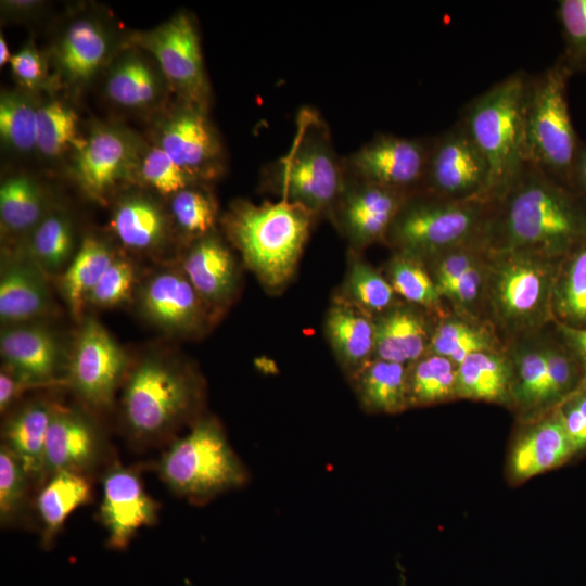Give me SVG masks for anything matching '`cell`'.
Wrapping results in <instances>:
<instances>
[{
    "label": "cell",
    "instance_id": "6da1fadb",
    "mask_svg": "<svg viewBox=\"0 0 586 586\" xmlns=\"http://www.w3.org/2000/svg\"><path fill=\"white\" fill-rule=\"evenodd\" d=\"M578 195L526 163L495 201L487 249L555 257L576 247L586 241V209Z\"/></svg>",
    "mask_w": 586,
    "mask_h": 586
},
{
    "label": "cell",
    "instance_id": "7a4b0ae2",
    "mask_svg": "<svg viewBox=\"0 0 586 586\" xmlns=\"http://www.w3.org/2000/svg\"><path fill=\"white\" fill-rule=\"evenodd\" d=\"M317 217L307 207L283 199L259 204L238 200L222 225L247 267L275 290L294 275Z\"/></svg>",
    "mask_w": 586,
    "mask_h": 586
},
{
    "label": "cell",
    "instance_id": "3957f363",
    "mask_svg": "<svg viewBox=\"0 0 586 586\" xmlns=\"http://www.w3.org/2000/svg\"><path fill=\"white\" fill-rule=\"evenodd\" d=\"M262 181L279 199L298 203L317 216L334 211L346 170L330 128L316 109L303 106L297 111L290 148L263 169Z\"/></svg>",
    "mask_w": 586,
    "mask_h": 586
},
{
    "label": "cell",
    "instance_id": "277c9868",
    "mask_svg": "<svg viewBox=\"0 0 586 586\" xmlns=\"http://www.w3.org/2000/svg\"><path fill=\"white\" fill-rule=\"evenodd\" d=\"M531 77L518 71L472 99L460 120L487 161L488 200H498L526 164L525 112Z\"/></svg>",
    "mask_w": 586,
    "mask_h": 586
},
{
    "label": "cell",
    "instance_id": "5b68a950",
    "mask_svg": "<svg viewBox=\"0 0 586 586\" xmlns=\"http://www.w3.org/2000/svg\"><path fill=\"white\" fill-rule=\"evenodd\" d=\"M494 207L495 201L484 198L451 200L418 192L406 201L387 235L417 257L473 244L487 247Z\"/></svg>",
    "mask_w": 586,
    "mask_h": 586
},
{
    "label": "cell",
    "instance_id": "8992f818",
    "mask_svg": "<svg viewBox=\"0 0 586 586\" xmlns=\"http://www.w3.org/2000/svg\"><path fill=\"white\" fill-rule=\"evenodd\" d=\"M158 472L177 495L204 502L249 481L244 463L230 446L220 423L204 418L163 454Z\"/></svg>",
    "mask_w": 586,
    "mask_h": 586
},
{
    "label": "cell",
    "instance_id": "52a82bcc",
    "mask_svg": "<svg viewBox=\"0 0 586 586\" xmlns=\"http://www.w3.org/2000/svg\"><path fill=\"white\" fill-rule=\"evenodd\" d=\"M199 398V385L189 372L165 358L146 357L131 369L124 385L126 429L137 442L156 441L186 420Z\"/></svg>",
    "mask_w": 586,
    "mask_h": 586
},
{
    "label": "cell",
    "instance_id": "ba28073f",
    "mask_svg": "<svg viewBox=\"0 0 586 586\" xmlns=\"http://www.w3.org/2000/svg\"><path fill=\"white\" fill-rule=\"evenodd\" d=\"M572 74L560 58L531 77L525 112V158L573 189V168L581 146L568 104Z\"/></svg>",
    "mask_w": 586,
    "mask_h": 586
},
{
    "label": "cell",
    "instance_id": "9c48e42d",
    "mask_svg": "<svg viewBox=\"0 0 586 586\" xmlns=\"http://www.w3.org/2000/svg\"><path fill=\"white\" fill-rule=\"evenodd\" d=\"M551 258L526 252H492L489 297L502 326L528 329L547 317L556 282Z\"/></svg>",
    "mask_w": 586,
    "mask_h": 586
},
{
    "label": "cell",
    "instance_id": "30bf717a",
    "mask_svg": "<svg viewBox=\"0 0 586 586\" xmlns=\"http://www.w3.org/2000/svg\"><path fill=\"white\" fill-rule=\"evenodd\" d=\"M132 47L153 56L166 81L182 101L207 106L209 87L195 23L187 13L129 37Z\"/></svg>",
    "mask_w": 586,
    "mask_h": 586
},
{
    "label": "cell",
    "instance_id": "8fae6325",
    "mask_svg": "<svg viewBox=\"0 0 586 586\" xmlns=\"http://www.w3.org/2000/svg\"><path fill=\"white\" fill-rule=\"evenodd\" d=\"M488 180L487 161L460 119L432 138L421 192L451 200L487 199Z\"/></svg>",
    "mask_w": 586,
    "mask_h": 586
},
{
    "label": "cell",
    "instance_id": "7c38bea8",
    "mask_svg": "<svg viewBox=\"0 0 586 586\" xmlns=\"http://www.w3.org/2000/svg\"><path fill=\"white\" fill-rule=\"evenodd\" d=\"M431 140L377 135L343 158L346 174L408 194L421 192Z\"/></svg>",
    "mask_w": 586,
    "mask_h": 586
},
{
    "label": "cell",
    "instance_id": "4fadbf2b",
    "mask_svg": "<svg viewBox=\"0 0 586 586\" xmlns=\"http://www.w3.org/2000/svg\"><path fill=\"white\" fill-rule=\"evenodd\" d=\"M127 355L95 319L84 321L69 359L67 382L90 406H112L115 391L126 374Z\"/></svg>",
    "mask_w": 586,
    "mask_h": 586
},
{
    "label": "cell",
    "instance_id": "5bb4252c",
    "mask_svg": "<svg viewBox=\"0 0 586 586\" xmlns=\"http://www.w3.org/2000/svg\"><path fill=\"white\" fill-rule=\"evenodd\" d=\"M156 145L195 182L222 170V145L206 107L182 101L161 123Z\"/></svg>",
    "mask_w": 586,
    "mask_h": 586
},
{
    "label": "cell",
    "instance_id": "9a60e30c",
    "mask_svg": "<svg viewBox=\"0 0 586 586\" xmlns=\"http://www.w3.org/2000/svg\"><path fill=\"white\" fill-rule=\"evenodd\" d=\"M140 156L141 150L125 131L99 125L77 149L74 174L86 193L102 199L138 175Z\"/></svg>",
    "mask_w": 586,
    "mask_h": 586
},
{
    "label": "cell",
    "instance_id": "2e32d148",
    "mask_svg": "<svg viewBox=\"0 0 586 586\" xmlns=\"http://www.w3.org/2000/svg\"><path fill=\"white\" fill-rule=\"evenodd\" d=\"M142 316L168 333L189 334L203 327L206 303L181 268H164L152 273L138 292Z\"/></svg>",
    "mask_w": 586,
    "mask_h": 586
},
{
    "label": "cell",
    "instance_id": "e0dca14e",
    "mask_svg": "<svg viewBox=\"0 0 586 586\" xmlns=\"http://www.w3.org/2000/svg\"><path fill=\"white\" fill-rule=\"evenodd\" d=\"M158 505L144 491L139 476L114 463L102 479L100 520L107 533V546L126 549L135 534L152 525Z\"/></svg>",
    "mask_w": 586,
    "mask_h": 586
},
{
    "label": "cell",
    "instance_id": "ac0fdd59",
    "mask_svg": "<svg viewBox=\"0 0 586 586\" xmlns=\"http://www.w3.org/2000/svg\"><path fill=\"white\" fill-rule=\"evenodd\" d=\"M412 194L347 176L334 207L349 239L362 245L387 237L402 207Z\"/></svg>",
    "mask_w": 586,
    "mask_h": 586
},
{
    "label": "cell",
    "instance_id": "d6986e66",
    "mask_svg": "<svg viewBox=\"0 0 586 586\" xmlns=\"http://www.w3.org/2000/svg\"><path fill=\"white\" fill-rule=\"evenodd\" d=\"M102 440L80 410L54 406L44 446V479L60 471L85 473L102 454Z\"/></svg>",
    "mask_w": 586,
    "mask_h": 586
},
{
    "label": "cell",
    "instance_id": "ffe728a7",
    "mask_svg": "<svg viewBox=\"0 0 586 586\" xmlns=\"http://www.w3.org/2000/svg\"><path fill=\"white\" fill-rule=\"evenodd\" d=\"M575 453L564 426L555 410L523 430L512 442L507 458V474L520 484L558 468Z\"/></svg>",
    "mask_w": 586,
    "mask_h": 586
},
{
    "label": "cell",
    "instance_id": "44dd1931",
    "mask_svg": "<svg viewBox=\"0 0 586 586\" xmlns=\"http://www.w3.org/2000/svg\"><path fill=\"white\" fill-rule=\"evenodd\" d=\"M3 365L36 385L54 380L60 348L54 336L40 326H4L0 334Z\"/></svg>",
    "mask_w": 586,
    "mask_h": 586
},
{
    "label": "cell",
    "instance_id": "7402d4cb",
    "mask_svg": "<svg viewBox=\"0 0 586 586\" xmlns=\"http://www.w3.org/2000/svg\"><path fill=\"white\" fill-rule=\"evenodd\" d=\"M180 268L206 305L224 303L234 290V258L213 232L193 242Z\"/></svg>",
    "mask_w": 586,
    "mask_h": 586
},
{
    "label": "cell",
    "instance_id": "603a6c76",
    "mask_svg": "<svg viewBox=\"0 0 586 586\" xmlns=\"http://www.w3.org/2000/svg\"><path fill=\"white\" fill-rule=\"evenodd\" d=\"M43 273L29 258L2 267L0 319L4 326L28 323L49 310L51 300Z\"/></svg>",
    "mask_w": 586,
    "mask_h": 586
},
{
    "label": "cell",
    "instance_id": "cb8c5ba5",
    "mask_svg": "<svg viewBox=\"0 0 586 586\" xmlns=\"http://www.w3.org/2000/svg\"><path fill=\"white\" fill-rule=\"evenodd\" d=\"M110 49V36L98 21L87 17L74 21L55 48L62 77L71 85L87 82L106 62Z\"/></svg>",
    "mask_w": 586,
    "mask_h": 586
},
{
    "label": "cell",
    "instance_id": "d4e9b609",
    "mask_svg": "<svg viewBox=\"0 0 586 586\" xmlns=\"http://www.w3.org/2000/svg\"><path fill=\"white\" fill-rule=\"evenodd\" d=\"M53 407L42 399L30 400L2 429L1 444L15 455L30 481L44 480V446Z\"/></svg>",
    "mask_w": 586,
    "mask_h": 586
},
{
    "label": "cell",
    "instance_id": "484cf974",
    "mask_svg": "<svg viewBox=\"0 0 586 586\" xmlns=\"http://www.w3.org/2000/svg\"><path fill=\"white\" fill-rule=\"evenodd\" d=\"M164 81L166 79L158 66L155 67L141 52L130 49L111 64L105 92L119 106L146 109L161 100Z\"/></svg>",
    "mask_w": 586,
    "mask_h": 586
},
{
    "label": "cell",
    "instance_id": "4316f807",
    "mask_svg": "<svg viewBox=\"0 0 586 586\" xmlns=\"http://www.w3.org/2000/svg\"><path fill=\"white\" fill-rule=\"evenodd\" d=\"M118 241L135 252H153L167 239L168 220L162 207L144 194H129L118 201L110 220Z\"/></svg>",
    "mask_w": 586,
    "mask_h": 586
},
{
    "label": "cell",
    "instance_id": "83f0119b",
    "mask_svg": "<svg viewBox=\"0 0 586 586\" xmlns=\"http://www.w3.org/2000/svg\"><path fill=\"white\" fill-rule=\"evenodd\" d=\"M512 387L507 361L487 351L471 354L456 368V397L504 403L512 397Z\"/></svg>",
    "mask_w": 586,
    "mask_h": 586
},
{
    "label": "cell",
    "instance_id": "f1b7e54d",
    "mask_svg": "<svg viewBox=\"0 0 586 586\" xmlns=\"http://www.w3.org/2000/svg\"><path fill=\"white\" fill-rule=\"evenodd\" d=\"M90 496V484L82 473L60 471L47 479L36 501L42 523V546H51L67 517L87 504Z\"/></svg>",
    "mask_w": 586,
    "mask_h": 586
},
{
    "label": "cell",
    "instance_id": "f546056e",
    "mask_svg": "<svg viewBox=\"0 0 586 586\" xmlns=\"http://www.w3.org/2000/svg\"><path fill=\"white\" fill-rule=\"evenodd\" d=\"M327 331L341 360L358 372L374 351L375 324L355 304L339 303L328 314Z\"/></svg>",
    "mask_w": 586,
    "mask_h": 586
},
{
    "label": "cell",
    "instance_id": "4dcf8cb0",
    "mask_svg": "<svg viewBox=\"0 0 586 586\" xmlns=\"http://www.w3.org/2000/svg\"><path fill=\"white\" fill-rule=\"evenodd\" d=\"M405 365L378 359L356 373V391L365 409L397 413L409 407Z\"/></svg>",
    "mask_w": 586,
    "mask_h": 586
},
{
    "label": "cell",
    "instance_id": "1f68e13d",
    "mask_svg": "<svg viewBox=\"0 0 586 586\" xmlns=\"http://www.w3.org/2000/svg\"><path fill=\"white\" fill-rule=\"evenodd\" d=\"M115 258L107 245L87 237L60 278L64 300L76 319L81 318L90 292Z\"/></svg>",
    "mask_w": 586,
    "mask_h": 586
},
{
    "label": "cell",
    "instance_id": "d6a6232c",
    "mask_svg": "<svg viewBox=\"0 0 586 586\" xmlns=\"http://www.w3.org/2000/svg\"><path fill=\"white\" fill-rule=\"evenodd\" d=\"M426 344L424 324L407 309H395L375 323L374 352L378 359L405 365L418 360Z\"/></svg>",
    "mask_w": 586,
    "mask_h": 586
},
{
    "label": "cell",
    "instance_id": "836d02e7",
    "mask_svg": "<svg viewBox=\"0 0 586 586\" xmlns=\"http://www.w3.org/2000/svg\"><path fill=\"white\" fill-rule=\"evenodd\" d=\"M39 184L25 175L12 176L0 187V220L5 232L30 233L46 215Z\"/></svg>",
    "mask_w": 586,
    "mask_h": 586
},
{
    "label": "cell",
    "instance_id": "e575fe53",
    "mask_svg": "<svg viewBox=\"0 0 586 586\" xmlns=\"http://www.w3.org/2000/svg\"><path fill=\"white\" fill-rule=\"evenodd\" d=\"M74 252V231L68 216L61 211L47 213L29 233L27 258L43 272H56Z\"/></svg>",
    "mask_w": 586,
    "mask_h": 586
},
{
    "label": "cell",
    "instance_id": "d590c367",
    "mask_svg": "<svg viewBox=\"0 0 586 586\" xmlns=\"http://www.w3.org/2000/svg\"><path fill=\"white\" fill-rule=\"evenodd\" d=\"M456 368L448 358L432 355L420 359L407 372L410 406H429L456 397Z\"/></svg>",
    "mask_w": 586,
    "mask_h": 586
},
{
    "label": "cell",
    "instance_id": "8d00e7d4",
    "mask_svg": "<svg viewBox=\"0 0 586 586\" xmlns=\"http://www.w3.org/2000/svg\"><path fill=\"white\" fill-rule=\"evenodd\" d=\"M552 307L573 328L586 326V241L575 247L556 278Z\"/></svg>",
    "mask_w": 586,
    "mask_h": 586
},
{
    "label": "cell",
    "instance_id": "74e56055",
    "mask_svg": "<svg viewBox=\"0 0 586 586\" xmlns=\"http://www.w3.org/2000/svg\"><path fill=\"white\" fill-rule=\"evenodd\" d=\"M38 106L27 94L3 91L0 98V136L7 146L17 152L37 148Z\"/></svg>",
    "mask_w": 586,
    "mask_h": 586
},
{
    "label": "cell",
    "instance_id": "f35d334b",
    "mask_svg": "<svg viewBox=\"0 0 586 586\" xmlns=\"http://www.w3.org/2000/svg\"><path fill=\"white\" fill-rule=\"evenodd\" d=\"M170 216L178 230L195 241L212 233L217 204L206 190L189 186L171 195Z\"/></svg>",
    "mask_w": 586,
    "mask_h": 586
},
{
    "label": "cell",
    "instance_id": "ab89813d",
    "mask_svg": "<svg viewBox=\"0 0 586 586\" xmlns=\"http://www.w3.org/2000/svg\"><path fill=\"white\" fill-rule=\"evenodd\" d=\"M82 142L78 140L77 115L69 106L60 101L38 106L37 149L42 154L54 157L69 145L77 150Z\"/></svg>",
    "mask_w": 586,
    "mask_h": 586
},
{
    "label": "cell",
    "instance_id": "60d3db41",
    "mask_svg": "<svg viewBox=\"0 0 586 586\" xmlns=\"http://www.w3.org/2000/svg\"><path fill=\"white\" fill-rule=\"evenodd\" d=\"M511 398L526 411L538 410L553 403L544 351H526L519 358Z\"/></svg>",
    "mask_w": 586,
    "mask_h": 586
},
{
    "label": "cell",
    "instance_id": "b9f144b4",
    "mask_svg": "<svg viewBox=\"0 0 586 586\" xmlns=\"http://www.w3.org/2000/svg\"><path fill=\"white\" fill-rule=\"evenodd\" d=\"M556 13L564 43L559 58L572 76L586 73V0H560Z\"/></svg>",
    "mask_w": 586,
    "mask_h": 586
},
{
    "label": "cell",
    "instance_id": "7bdbcfd3",
    "mask_svg": "<svg viewBox=\"0 0 586 586\" xmlns=\"http://www.w3.org/2000/svg\"><path fill=\"white\" fill-rule=\"evenodd\" d=\"M420 265L417 256L403 252L391 263L390 283L407 301L435 307L440 304L441 295L435 282Z\"/></svg>",
    "mask_w": 586,
    "mask_h": 586
},
{
    "label": "cell",
    "instance_id": "ee69618b",
    "mask_svg": "<svg viewBox=\"0 0 586 586\" xmlns=\"http://www.w3.org/2000/svg\"><path fill=\"white\" fill-rule=\"evenodd\" d=\"M30 479L15 455L0 446V521L12 524L23 513Z\"/></svg>",
    "mask_w": 586,
    "mask_h": 586
},
{
    "label": "cell",
    "instance_id": "f6af8a7d",
    "mask_svg": "<svg viewBox=\"0 0 586 586\" xmlns=\"http://www.w3.org/2000/svg\"><path fill=\"white\" fill-rule=\"evenodd\" d=\"M138 176L163 195H174L195 181L158 145L141 152Z\"/></svg>",
    "mask_w": 586,
    "mask_h": 586
},
{
    "label": "cell",
    "instance_id": "bcb514c9",
    "mask_svg": "<svg viewBox=\"0 0 586 586\" xmlns=\"http://www.w3.org/2000/svg\"><path fill=\"white\" fill-rule=\"evenodd\" d=\"M348 292L358 307L380 311L388 307L394 297L392 284L362 262H354L347 278Z\"/></svg>",
    "mask_w": 586,
    "mask_h": 586
},
{
    "label": "cell",
    "instance_id": "7dc6e473",
    "mask_svg": "<svg viewBox=\"0 0 586 586\" xmlns=\"http://www.w3.org/2000/svg\"><path fill=\"white\" fill-rule=\"evenodd\" d=\"M431 347L434 355L446 357L458 366L471 354L487 351L488 341L464 322L447 321L437 328Z\"/></svg>",
    "mask_w": 586,
    "mask_h": 586
},
{
    "label": "cell",
    "instance_id": "c3c4849f",
    "mask_svg": "<svg viewBox=\"0 0 586 586\" xmlns=\"http://www.w3.org/2000/svg\"><path fill=\"white\" fill-rule=\"evenodd\" d=\"M136 271L131 262L116 257L90 292L87 305L109 308L122 305L131 298Z\"/></svg>",
    "mask_w": 586,
    "mask_h": 586
},
{
    "label": "cell",
    "instance_id": "681fc988",
    "mask_svg": "<svg viewBox=\"0 0 586 586\" xmlns=\"http://www.w3.org/2000/svg\"><path fill=\"white\" fill-rule=\"evenodd\" d=\"M556 411L575 453L586 449V385L564 397Z\"/></svg>",
    "mask_w": 586,
    "mask_h": 586
},
{
    "label": "cell",
    "instance_id": "f907efd6",
    "mask_svg": "<svg viewBox=\"0 0 586 586\" xmlns=\"http://www.w3.org/2000/svg\"><path fill=\"white\" fill-rule=\"evenodd\" d=\"M10 66L14 78L26 89L35 90L46 82V62L33 41L12 55Z\"/></svg>",
    "mask_w": 586,
    "mask_h": 586
},
{
    "label": "cell",
    "instance_id": "816d5d0a",
    "mask_svg": "<svg viewBox=\"0 0 586 586\" xmlns=\"http://www.w3.org/2000/svg\"><path fill=\"white\" fill-rule=\"evenodd\" d=\"M551 381L553 403L572 393L575 370L570 358L556 348L544 349Z\"/></svg>",
    "mask_w": 586,
    "mask_h": 586
},
{
    "label": "cell",
    "instance_id": "f5cc1de1",
    "mask_svg": "<svg viewBox=\"0 0 586 586\" xmlns=\"http://www.w3.org/2000/svg\"><path fill=\"white\" fill-rule=\"evenodd\" d=\"M479 263L454 280L437 288L440 295L461 304H471L477 296L483 282Z\"/></svg>",
    "mask_w": 586,
    "mask_h": 586
},
{
    "label": "cell",
    "instance_id": "db71d44e",
    "mask_svg": "<svg viewBox=\"0 0 586 586\" xmlns=\"http://www.w3.org/2000/svg\"><path fill=\"white\" fill-rule=\"evenodd\" d=\"M36 386L33 382L3 365L0 371V410L5 412L11 404L27 387Z\"/></svg>",
    "mask_w": 586,
    "mask_h": 586
},
{
    "label": "cell",
    "instance_id": "11a10c76",
    "mask_svg": "<svg viewBox=\"0 0 586 586\" xmlns=\"http://www.w3.org/2000/svg\"><path fill=\"white\" fill-rule=\"evenodd\" d=\"M573 189L586 196V143H581L574 168H573Z\"/></svg>",
    "mask_w": 586,
    "mask_h": 586
},
{
    "label": "cell",
    "instance_id": "9f6ffc18",
    "mask_svg": "<svg viewBox=\"0 0 586 586\" xmlns=\"http://www.w3.org/2000/svg\"><path fill=\"white\" fill-rule=\"evenodd\" d=\"M561 330L569 343L586 364V328H573L566 324L561 326Z\"/></svg>",
    "mask_w": 586,
    "mask_h": 586
},
{
    "label": "cell",
    "instance_id": "6f0895ef",
    "mask_svg": "<svg viewBox=\"0 0 586 586\" xmlns=\"http://www.w3.org/2000/svg\"><path fill=\"white\" fill-rule=\"evenodd\" d=\"M12 55H10L9 52V46L7 43L5 38L1 34L0 36V66L5 65L8 62L10 63Z\"/></svg>",
    "mask_w": 586,
    "mask_h": 586
}]
</instances>
